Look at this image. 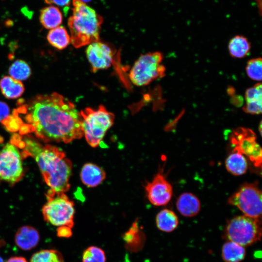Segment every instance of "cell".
<instances>
[{
	"label": "cell",
	"mask_w": 262,
	"mask_h": 262,
	"mask_svg": "<svg viewBox=\"0 0 262 262\" xmlns=\"http://www.w3.org/2000/svg\"><path fill=\"white\" fill-rule=\"evenodd\" d=\"M23 107L26 120L36 136L44 140L69 143L83 136L80 112L57 93L37 95Z\"/></svg>",
	"instance_id": "cell-1"
},
{
	"label": "cell",
	"mask_w": 262,
	"mask_h": 262,
	"mask_svg": "<svg viewBox=\"0 0 262 262\" xmlns=\"http://www.w3.org/2000/svg\"><path fill=\"white\" fill-rule=\"evenodd\" d=\"M25 149L35 160L47 184L55 193L69 190L72 163L65 153L51 145L42 146L36 141L27 139Z\"/></svg>",
	"instance_id": "cell-2"
},
{
	"label": "cell",
	"mask_w": 262,
	"mask_h": 262,
	"mask_svg": "<svg viewBox=\"0 0 262 262\" xmlns=\"http://www.w3.org/2000/svg\"><path fill=\"white\" fill-rule=\"evenodd\" d=\"M72 15L68 25L70 42L76 48L98 41L102 18L81 0H72Z\"/></svg>",
	"instance_id": "cell-3"
},
{
	"label": "cell",
	"mask_w": 262,
	"mask_h": 262,
	"mask_svg": "<svg viewBox=\"0 0 262 262\" xmlns=\"http://www.w3.org/2000/svg\"><path fill=\"white\" fill-rule=\"evenodd\" d=\"M83 135L92 147H97L114 122V115L103 105L97 109L87 107L80 112Z\"/></svg>",
	"instance_id": "cell-4"
},
{
	"label": "cell",
	"mask_w": 262,
	"mask_h": 262,
	"mask_svg": "<svg viewBox=\"0 0 262 262\" xmlns=\"http://www.w3.org/2000/svg\"><path fill=\"white\" fill-rule=\"evenodd\" d=\"M48 201L42 208L45 220L55 226H74L75 209L74 202L64 193H55L49 190Z\"/></svg>",
	"instance_id": "cell-5"
},
{
	"label": "cell",
	"mask_w": 262,
	"mask_h": 262,
	"mask_svg": "<svg viewBox=\"0 0 262 262\" xmlns=\"http://www.w3.org/2000/svg\"><path fill=\"white\" fill-rule=\"evenodd\" d=\"M261 235V219L245 215L235 216L229 220L225 230V235L228 241L243 246L259 241Z\"/></svg>",
	"instance_id": "cell-6"
},
{
	"label": "cell",
	"mask_w": 262,
	"mask_h": 262,
	"mask_svg": "<svg viewBox=\"0 0 262 262\" xmlns=\"http://www.w3.org/2000/svg\"><path fill=\"white\" fill-rule=\"evenodd\" d=\"M161 52H149L140 56L130 70L129 77L134 85H147L165 75V68L162 64Z\"/></svg>",
	"instance_id": "cell-7"
},
{
	"label": "cell",
	"mask_w": 262,
	"mask_h": 262,
	"mask_svg": "<svg viewBox=\"0 0 262 262\" xmlns=\"http://www.w3.org/2000/svg\"><path fill=\"white\" fill-rule=\"evenodd\" d=\"M229 204L236 206L245 215L260 218L262 215V192L258 184L245 183L228 198Z\"/></svg>",
	"instance_id": "cell-8"
},
{
	"label": "cell",
	"mask_w": 262,
	"mask_h": 262,
	"mask_svg": "<svg viewBox=\"0 0 262 262\" xmlns=\"http://www.w3.org/2000/svg\"><path fill=\"white\" fill-rule=\"evenodd\" d=\"M233 149L246 156L255 166L261 167L262 148L256 141V135L251 129L239 127L232 131L229 137Z\"/></svg>",
	"instance_id": "cell-9"
},
{
	"label": "cell",
	"mask_w": 262,
	"mask_h": 262,
	"mask_svg": "<svg viewBox=\"0 0 262 262\" xmlns=\"http://www.w3.org/2000/svg\"><path fill=\"white\" fill-rule=\"evenodd\" d=\"M20 153L13 144H6L0 150V179L13 183L23 176Z\"/></svg>",
	"instance_id": "cell-10"
},
{
	"label": "cell",
	"mask_w": 262,
	"mask_h": 262,
	"mask_svg": "<svg viewBox=\"0 0 262 262\" xmlns=\"http://www.w3.org/2000/svg\"><path fill=\"white\" fill-rule=\"evenodd\" d=\"M145 190L148 200L155 206L166 205L172 196V186L161 171L147 183Z\"/></svg>",
	"instance_id": "cell-11"
},
{
	"label": "cell",
	"mask_w": 262,
	"mask_h": 262,
	"mask_svg": "<svg viewBox=\"0 0 262 262\" xmlns=\"http://www.w3.org/2000/svg\"><path fill=\"white\" fill-rule=\"evenodd\" d=\"M86 54L92 71L95 72L111 66L115 52L109 45L98 41L89 45Z\"/></svg>",
	"instance_id": "cell-12"
},
{
	"label": "cell",
	"mask_w": 262,
	"mask_h": 262,
	"mask_svg": "<svg viewBox=\"0 0 262 262\" xmlns=\"http://www.w3.org/2000/svg\"><path fill=\"white\" fill-rule=\"evenodd\" d=\"M40 235L38 231L33 227L24 226L20 227L15 236L16 246L23 250H30L38 244Z\"/></svg>",
	"instance_id": "cell-13"
},
{
	"label": "cell",
	"mask_w": 262,
	"mask_h": 262,
	"mask_svg": "<svg viewBox=\"0 0 262 262\" xmlns=\"http://www.w3.org/2000/svg\"><path fill=\"white\" fill-rule=\"evenodd\" d=\"M106 173L102 168L91 163L83 165L80 172L82 182L88 187L99 185L105 179Z\"/></svg>",
	"instance_id": "cell-14"
},
{
	"label": "cell",
	"mask_w": 262,
	"mask_h": 262,
	"mask_svg": "<svg viewBox=\"0 0 262 262\" xmlns=\"http://www.w3.org/2000/svg\"><path fill=\"white\" fill-rule=\"evenodd\" d=\"M178 211L183 216L193 217L196 215L200 210V202L196 196L191 193L181 194L176 202Z\"/></svg>",
	"instance_id": "cell-15"
},
{
	"label": "cell",
	"mask_w": 262,
	"mask_h": 262,
	"mask_svg": "<svg viewBox=\"0 0 262 262\" xmlns=\"http://www.w3.org/2000/svg\"><path fill=\"white\" fill-rule=\"evenodd\" d=\"M225 166L229 172L235 176H241L246 173L247 161L242 153L233 149L225 161Z\"/></svg>",
	"instance_id": "cell-16"
},
{
	"label": "cell",
	"mask_w": 262,
	"mask_h": 262,
	"mask_svg": "<svg viewBox=\"0 0 262 262\" xmlns=\"http://www.w3.org/2000/svg\"><path fill=\"white\" fill-rule=\"evenodd\" d=\"M39 19L44 28L52 29L58 27L62 23L63 16L57 7L49 5L41 10Z\"/></svg>",
	"instance_id": "cell-17"
},
{
	"label": "cell",
	"mask_w": 262,
	"mask_h": 262,
	"mask_svg": "<svg viewBox=\"0 0 262 262\" xmlns=\"http://www.w3.org/2000/svg\"><path fill=\"white\" fill-rule=\"evenodd\" d=\"M0 88L2 94L9 99L17 98L24 91L21 82L9 76L2 78L0 81Z\"/></svg>",
	"instance_id": "cell-18"
},
{
	"label": "cell",
	"mask_w": 262,
	"mask_h": 262,
	"mask_svg": "<svg viewBox=\"0 0 262 262\" xmlns=\"http://www.w3.org/2000/svg\"><path fill=\"white\" fill-rule=\"evenodd\" d=\"M157 228L163 231L170 232L175 230L179 224V219L175 213L167 209L161 210L157 215Z\"/></svg>",
	"instance_id": "cell-19"
},
{
	"label": "cell",
	"mask_w": 262,
	"mask_h": 262,
	"mask_svg": "<svg viewBox=\"0 0 262 262\" xmlns=\"http://www.w3.org/2000/svg\"><path fill=\"white\" fill-rule=\"evenodd\" d=\"M228 48L229 54L232 57L242 58L249 53L250 43L246 37L236 35L230 40Z\"/></svg>",
	"instance_id": "cell-20"
},
{
	"label": "cell",
	"mask_w": 262,
	"mask_h": 262,
	"mask_svg": "<svg viewBox=\"0 0 262 262\" xmlns=\"http://www.w3.org/2000/svg\"><path fill=\"white\" fill-rule=\"evenodd\" d=\"M246 250L243 246L228 241L222 248V257L225 262H240L245 257Z\"/></svg>",
	"instance_id": "cell-21"
},
{
	"label": "cell",
	"mask_w": 262,
	"mask_h": 262,
	"mask_svg": "<svg viewBox=\"0 0 262 262\" xmlns=\"http://www.w3.org/2000/svg\"><path fill=\"white\" fill-rule=\"evenodd\" d=\"M47 39L52 46L59 49L66 48L70 41V36L66 28L58 26L50 30Z\"/></svg>",
	"instance_id": "cell-22"
},
{
	"label": "cell",
	"mask_w": 262,
	"mask_h": 262,
	"mask_svg": "<svg viewBox=\"0 0 262 262\" xmlns=\"http://www.w3.org/2000/svg\"><path fill=\"white\" fill-rule=\"evenodd\" d=\"M140 231L137 221L136 220L124 235V240L127 246L131 250H138L144 243L143 235H141L142 234Z\"/></svg>",
	"instance_id": "cell-23"
},
{
	"label": "cell",
	"mask_w": 262,
	"mask_h": 262,
	"mask_svg": "<svg viewBox=\"0 0 262 262\" xmlns=\"http://www.w3.org/2000/svg\"><path fill=\"white\" fill-rule=\"evenodd\" d=\"M9 73L11 77L20 81L27 80L31 74V70L26 62L17 60L10 66Z\"/></svg>",
	"instance_id": "cell-24"
},
{
	"label": "cell",
	"mask_w": 262,
	"mask_h": 262,
	"mask_svg": "<svg viewBox=\"0 0 262 262\" xmlns=\"http://www.w3.org/2000/svg\"><path fill=\"white\" fill-rule=\"evenodd\" d=\"M30 262H64L61 253L56 250L44 249L34 253Z\"/></svg>",
	"instance_id": "cell-25"
},
{
	"label": "cell",
	"mask_w": 262,
	"mask_h": 262,
	"mask_svg": "<svg viewBox=\"0 0 262 262\" xmlns=\"http://www.w3.org/2000/svg\"><path fill=\"white\" fill-rule=\"evenodd\" d=\"M82 262H106L104 251L96 246H90L83 252L82 257Z\"/></svg>",
	"instance_id": "cell-26"
},
{
	"label": "cell",
	"mask_w": 262,
	"mask_h": 262,
	"mask_svg": "<svg viewBox=\"0 0 262 262\" xmlns=\"http://www.w3.org/2000/svg\"><path fill=\"white\" fill-rule=\"evenodd\" d=\"M246 72L251 79L261 81L262 73V58H256L248 61L246 66Z\"/></svg>",
	"instance_id": "cell-27"
},
{
	"label": "cell",
	"mask_w": 262,
	"mask_h": 262,
	"mask_svg": "<svg viewBox=\"0 0 262 262\" xmlns=\"http://www.w3.org/2000/svg\"><path fill=\"white\" fill-rule=\"evenodd\" d=\"M246 102L262 101V86L258 83L253 86L246 89L245 93Z\"/></svg>",
	"instance_id": "cell-28"
},
{
	"label": "cell",
	"mask_w": 262,
	"mask_h": 262,
	"mask_svg": "<svg viewBox=\"0 0 262 262\" xmlns=\"http://www.w3.org/2000/svg\"><path fill=\"white\" fill-rule=\"evenodd\" d=\"M1 122L8 129L13 131L18 129L22 124V121L18 117L17 111L16 110L14 111L13 115H9Z\"/></svg>",
	"instance_id": "cell-29"
},
{
	"label": "cell",
	"mask_w": 262,
	"mask_h": 262,
	"mask_svg": "<svg viewBox=\"0 0 262 262\" xmlns=\"http://www.w3.org/2000/svg\"><path fill=\"white\" fill-rule=\"evenodd\" d=\"M262 101L246 102L243 107V111L251 115H260L262 113Z\"/></svg>",
	"instance_id": "cell-30"
},
{
	"label": "cell",
	"mask_w": 262,
	"mask_h": 262,
	"mask_svg": "<svg viewBox=\"0 0 262 262\" xmlns=\"http://www.w3.org/2000/svg\"><path fill=\"white\" fill-rule=\"evenodd\" d=\"M72 234L71 228L68 226H60L57 229V235L59 237L69 238Z\"/></svg>",
	"instance_id": "cell-31"
},
{
	"label": "cell",
	"mask_w": 262,
	"mask_h": 262,
	"mask_svg": "<svg viewBox=\"0 0 262 262\" xmlns=\"http://www.w3.org/2000/svg\"><path fill=\"white\" fill-rule=\"evenodd\" d=\"M10 109L6 103L0 101V122H2L9 115Z\"/></svg>",
	"instance_id": "cell-32"
},
{
	"label": "cell",
	"mask_w": 262,
	"mask_h": 262,
	"mask_svg": "<svg viewBox=\"0 0 262 262\" xmlns=\"http://www.w3.org/2000/svg\"><path fill=\"white\" fill-rule=\"evenodd\" d=\"M44 1L50 5L67 7L70 5L71 0H44Z\"/></svg>",
	"instance_id": "cell-33"
},
{
	"label": "cell",
	"mask_w": 262,
	"mask_h": 262,
	"mask_svg": "<svg viewBox=\"0 0 262 262\" xmlns=\"http://www.w3.org/2000/svg\"><path fill=\"white\" fill-rule=\"evenodd\" d=\"M6 262H28L27 260L21 256H15L10 258Z\"/></svg>",
	"instance_id": "cell-34"
},
{
	"label": "cell",
	"mask_w": 262,
	"mask_h": 262,
	"mask_svg": "<svg viewBox=\"0 0 262 262\" xmlns=\"http://www.w3.org/2000/svg\"><path fill=\"white\" fill-rule=\"evenodd\" d=\"M5 242L2 240H0V248L4 245ZM0 262H4L2 257L0 256Z\"/></svg>",
	"instance_id": "cell-35"
},
{
	"label": "cell",
	"mask_w": 262,
	"mask_h": 262,
	"mask_svg": "<svg viewBox=\"0 0 262 262\" xmlns=\"http://www.w3.org/2000/svg\"><path fill=\"white\" fill-rule=\"evenodd\" d=\"M259 131H260V134L261 135V134H262V132H261V131H262V123H261V122L260 123Z\"/></svg>",
	"instance_id": "cell-36"
},
{
	"label": "cell",
	"mask_w": 262,
	"mask_h": 262,
	"mask_svg": "<svg viewBox=\"0 0 262 262\" xmlns=\"http://www.w3.org/2000/svg\"><path fill=\"white\" fill-rule=\"evenodd\" d=\"M81 0L85 3V2L90 1L91 0Z\"/></svg>",
	"instance_id": "cell-37"
}]
</instances>
